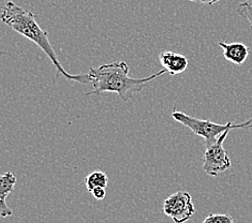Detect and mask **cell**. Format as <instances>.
Returning a JSON list of instances; mask_svg holds the SVG:
<instances>
[{
	"label": "cell",
	"instance_id": "obj_1",
	"mask_svg": "<svg viewBox=\"0 0 252 223\" xmlns=\"http://www.w3.org/2000/svg\"><path fill=\"white\" fill-rule=\"evenodd\" d=\"M129 65L123 60L102 64L98 68H91L88 72L89 81L94 89L85 96L100 95L102 93H115L124 102L133 98L136 93L145 88L148 83L162 76L167 72L162 69L147 77H131Z\"/></svg>",
	"mask_w": 252,
	"mask_h": 223
},
{
	"label": "cell",
	"instance_id": "obj_2",
	"mask_svg": "<svg viewBox=\"0 0 252 223\" xmlns=\"http://www.w3.org/2000/svg\"><path fill=\"white\" fill-rule=\"evenodd\" d=\"M1 21L10 26L14 32L23 35L24 38L38 45L41 51L44 52L45 55L52 62L53 65L57 70V74L63 75L71 82L80 84L91 83L88 74H70L63 69L61 62L58 60L55 50L53 49L47 32L41 28L37 20H35V15L32 11L20 7L13 1H7L2 7Z\"/></svg>",
	"mask_w": 252,
	"mask_h": 223
},
{
	"label": "cell",
	"instance_id": "obj_3",
	"mask_svg": "<svg viewBox=\"0 0 252 223\" xmlns=\"http://www.w3.org/2000/svg\"><path fill=\"white\" fill-rule=\"evenodd\" d=\"M172 117L175 122L189 128L195 135L203 137L204 141H205V145L217 140L221 134H223L226 131L252 128V117L241 124H233L232 122L226 124H218L209 119L195 118L176 110L172 112Z\"/></svg>",
	"mask_w": 252,
	"mask_h": 223
},
{
	"label": "cell",
	"instance_id": "obj_4",
	"mask_svg": "<svg viewBox=\"0 0 252 223\" xmlns=\"http://www.w3.org/2000/svg\"><path fill=\"white\" fill-rule=\"evenodd\" d=\"M230 131L224 132L217 140L205 145V152L203 156V171L209 176H218L224 173L232 166V162L223 143L229 135Z\"/></svg>",
	"mask_w": 252,
	"mask_h": 223
},
{
	"label": "cell",
	"instance_id": "obj_5",
	"mask_svg": "<svg viewBox=\"0 0 252 223\" xmlns=\"http://www.w3.org/2000/svg\"><path fill=\"white\" fill-rule=\"evenodd\" d=\"M162 212L175 223H185L194 216L195 207L188 192L177 191L163 202Z\"/></svg>",
	"mask_w": 252,
	"mask_h": 223
},
{
	"label": "cell",
	"instance_id": "obj_6",
	"mask_svg": "<svg viewBox=\"0 0 252 223\" xmlns=\"http://www.w3.org/2000/svg\"><path fill=\"white\" fill-rule=\"evenodd\" d=\"M160 64L167 74L175 76L185 72L188 68L189 62L182 54H177L172 51H163L159 55Z\"/></svg>",
	"mask_w": 252,
	"mask_h": 223
},
{
	"label": "cell",
	"instance_id": "obj_7",
	"mask_svg": "<svg viewBox=\"0 0 252 223\" xmlns=\"http://www.w3.org/2000/svg\"><path fill=\"white\" fill-rule=\"evenodd\" d=\"M218 45L223 51L224 58L232 64L238 65L243 64L246 62L250 52L249 47L244 43H241V42L226 43L224 41H218Z\"/></svg>",
	"mask_w": 252,
	"mask_h": 223
},
{
	"label": "cell",
	"instance_id": "obj_8",
	"mask_svg": "<svg viewBox=\"0 0 252 223\" xmlns=\"http://www.w3.org/2000/svg\"><path fill=\"white\" fill-rule=\"evenodd\" d=\"M16 182V177L11 172H5L0 176V215L3 218L13 214L7 205V198L13 191Z\"/></svg>",
	"mask_w": 252,
	"mask_h": 223
},
{
	"label": "cell",
	"instance_id": "obj_9",
	"mask_svg": "<svg viewBox=\"0 0 252 223\" xmlns=\"http://www.w3.org/2000/svg\"><path fill=\"white\" fill-rule=\"evenodd\" d=\"M86 189L88 192H92L93 189L97 188V187H104L106 188L107 184H109V177L107 175L102 171H94L84 179Z\"/></svg>",
	"mask_w": 252,
	"mask_h": 223
},
{
	"label": "cell",
	"instance_id": "obj_10",
	"mask_svg": "<svg viewBox=\"0 0 252 223\" xmlns=\"http://www.w3.org/2000/svg\"><path fill=\"white\" fill-rule=\"evenodd\" d=\"M202 223H234V218L229 214H209Z\"/></svg>",
	"mask_w": 252,
	"mask_h": 223
},
{
	"label": "cell",
	"instance_id": "obj_11",
	"mask_svg": "<svg viewBox=\"0 0 252 223\" xmlns=\"http://www.w3.org/2000/svg\"><path fill=\"white\" fill-rule=\"evenodd\" d=\"M237 13L244 17L245 20H247L252 28V5L247 1L239 3L237 7Z\"/></svg>",
	"mask_w": 252,
	"mask_h": 223
},
{
	"label": "cell",
	"instance_id": "obj_12",
	"mask_svg": "<svg viewBox=\"0 0 252 223\" xmlns=\"http://www.w3.org/2000/svg\"><path fill=\"white\" fill-rule=\"evenodd\" d=\"M92 195L95 198V200L98 201H102L104 200L105 196H106V191L104 187H97V188H94L92 190Z\"/></svg>",
	"mask_w": 252,
	"mask_h": 223
},
{
	"label": "cell",
	"instance_id": "obj_13",
	"mask_svg": "<svg viewBox=\"0 0 252 223\" xmlns=\"http://www.w3.org/2000/svg\"><path fill=\"white\" fill-rule=\"evenodd\" d=\"M189 1L196 2V3H202V4H206V5H214L216 3H218L219 0H189Z\"/></svg>",
	"mask_w": 252,
	"mask_h": 223
}]
</instances>
